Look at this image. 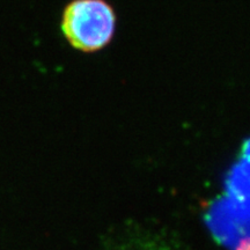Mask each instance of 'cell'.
<instances>
[{
  "instance_id": "1",
  "label": "cell",
  "mask_w": 250,
  "mask_h": 250,
  "mask_svg": "<svg viewBox=\"0 0 250 250\" xmlns=\"http://www.w3.org/2000/svg\"><path fill=\"white\" fill-rule=\"evenodd\" d=\"M61 27L74 49L98 51L114 36L116 15L104 0H72L62 12Z\"/></svg>"
}]
</instances>
